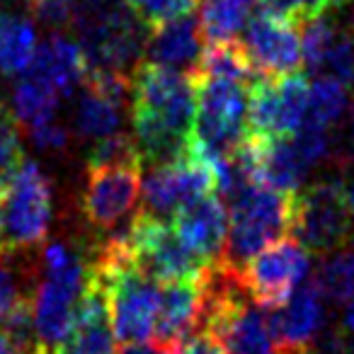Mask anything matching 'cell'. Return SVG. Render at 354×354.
<instances>
[{
	"instance_id": "obj_40",
	"label": "cell",
	"mask_w": 354,
	"mask_h": 354,
	"mask_svg": "<svg viewBox=\"0 0 354 354\" xmlns=\"http://www.w3.org/2000/svg\"><path fill=\"white\" fill-rule=\"evenodd\" d=\"M0 255H3V250H0Z\"/></svg>"
},
{
	"instance_id": "obj_14",
	"label": "cell",
	"mask_w": 354,
	"mask_h": 354,
	"mask_svg": "<svg viewBox=\"0 0 354 354\" xmlns=\"http://www.w3.org/2000/svg\"><path fill=\"white\" fill-rule=\"evenodd\" d=\"M325 296L313 281H304L289 299L277 308H267L272 333L284 354L310 352L315 337L325 328Z\"/></svg>"
},
{
	"instance_id": "obj_31",
	"label": "cell",
	"mask_w": 354,
	"mask_h": 354,
	"mask_svg": "<svg viewBox=\"0 0 354 354\" xmlns=\"http://www.w3.org/2000/svg\"><path fill=\"white\" fill-rule=\"evenodd\" d=\"M30 136L39 151L56 153L68 146V129L56 122V119H49V122L39 124V127L30 129Z\"/></svg>"
},
{
	"instance_id": "obj_32",
	"label": "cell",
	"mask_w": 354,
	"mask_h": 354,
	"mask_svg": "<svg viewBox=\"0 0 354 354\" xmlns=\"http://www.w3.org/2000/svg\"><path fill=\"white\" fill-rule=\"evenodd\" d=\"M22 299H27V294L20 291L15 272L0 262V323L12 313V308H15Z\"/></svg>"
},
{
	"instance_id": "obj_30",
	"label": "cell",
	"mask_w": 354,
	"mask_h": 354,
	"mask_svg": "<svg viewBox=\"0 0 354 354\" xmlns=\"http://www.w3.org/2000/svg\"><path fill=\"white\" fill-rule=\"evenodd\" d=\"M170 354H226V352H223L221 342H218L212 330L199 328L192 335L170 344Z\"/></svg>"
},
{
	"instance_id": "obj_25",
	"label": "cell",
	"mask_w": 354,
	"mask_h": 354,
	"mask_svg": "<svg viewBox=\"0 0 354 354\" xmlns=\"http://www.w3.org/2000/svg\"><path fill=\"white\" fill-rule=\"evenodd\" d=\"M318 75H330V78L339 80L344 88L354 90V32L347 30L344 25L335 27V35L330 39L328 49L320 61Z\"/></svg>"
},
{
	"instance_id": "obj_7",
	"label": "cell",
	"mask_w": 354,
	"mask_h": 354,
	"mask_svg": "<svg viewBox=\"0 0 354 354\" xmlns=\"http://www.w3.org/2000/svg\"><path fill=\"white\" fill-rule=\"evenodd\" d=\"M122 236L133 265L160 284L177 279H202L216 267L189 250L170 223L146 212L136 214L122 228Z\"/></svg>"
},
{
	"instance_id": "obj_23",
	"label": "cell",
	"mask_w": 354,
	"mask_h": 354,
	"mask_svg": "<svg viewBox=\"0 0 354 354\" xmlns=\"http://www.w3.org/2000/svg\"><path fill=\"white\" fill-rule=\"evenodd\" d=\"M194 78H226L252 85V80H257L260 75L248 61L241 41H221V44H209L204 49L202 64Z\"/></svg>"
},
{
	"instance_id": "obj_22",
	"label": "cell",
	"mask_w": 354,
	"mask_h": 354,
	"mask_svg": "<svg viewBox=\"0 0 354 354\" xmlns=\"http://www.w3.org/2000/svg\"><path fill=\"white\" fill-rule=\"evenodd\" d=\"M349 93L352 90L344 88L339 80L330 78V75H318L310 83L308 90V112H306V122L310 127H320L333 131L337 124L349 114Z\"/></svg>"
},
{
	"instance_id": "obj_13",
	"label": "cell",
	"mask_w": 354,
	"mask_h": 354,
	"mask_svg": "<svg viewBox=\"0 0 354 354\" xmlns=\"http://www.w3.org/2000/svg\"><path fill=\"white\" fill-rule=\"evenodd\" d=\"M301 25L286 17L260 10L245 25L243 49L257 75L262 78H284L304 68V44Z\"/></svg>"
},
{
	"instance_id": "obj_8",
	"label": "cell",
	"mask_w": 354,
	"mask_h": 354,
	"mask_svg": "<svg viewBox=\"0 0 354 354\" xmlns=\"http://www.w3.org/2000/svg\"><path fill=\"white\" fill-rule=\"evenodd\" d=\"M291 233L308 252L328 255L347 245L354 231V216L344 199L342 180H325L301 187L291 202Z\"/></svg>"
},
{
	"instance_id": "obj_36",
	"label": "cell",
	"mask_w": 354,
	"mask_h": 354,
	"mask_svg": "<svg viewBox=\"0 0 354 354\" xmlns=\"http://www.w3.org/2000/svg\"><path fill=\"white\" fill-rule=\"evenodd\" d=\"M344 352V347H342V339L339 337H333V339H328V342L320 347V352L318 354H342Z\"/></svg>"
},
{
	"instance_id": "obj_3",
	"label": "cell",
	"mask_w": 354,
	"mask_h": 354,
	"mask_svg": "<svg viewBox=\"0 0 354 354\" xmlns=\"http://www.w3.org/2000/svg\"><path fill=\"white\" fill-rule=\"evenodd\" d=\"M90 279V262L64 243L44 248V279L32 296V315L39 342L54 352L68 339L75 310Z\"/></svg>"
},
{
	"instance_id": "obj_11",
	"label": "cell",
	"mask_w": 354,
	"mask_h": 354,
	"mask_svg": "<svg viewBox=\"0 0 354 354\" xmlns=\"http://www.w3.org/2000/svg\"><path fill=\"white\" fill-rule=\"evenodd\" d=\"M143 162H119V165L88 167L80 214L88 226L97 233H117L141 199Z\"/></svg>"
},
{
	"instance_id": "obj_28",
	"label": "cell",
	"mask_w": 354,
	"mask_h": 354,
	"mask_svg": "<svg viewBox=\"0 0 354 354\" xmlns=\"http://www.w3.org/2000/svg\"><path fill=\"white\" fill-rule=\"evenodd\" d=\"M127 6L146 27H156L175 17L192 15L199 0H127Z\"/></svg>"
},
{
	"instance_id": "obj_24",
	"label": "cell",
	"mask_w": 354,
	"mask_h": 354,
	"mask_svg": "<svg viewBox=\"0 0 354 354\" xmlns=\"http://www.w3.org/2000/svg\"><path fill=\"white\" fill-rule=\"evenodd\" d=\"M313 281L333 304H347L354 296V248H337L323 255Z\"/></svg>"
},
{
	"instance_id": "obj_20",
	"label": "cell",
	"mask_w": 354,
	"mask_h": 354,
	"mask_svg": "<svg viewBox=\"0 0 354 354\" xmlns=\"http://www.w3.org/2000/svg\"><path fill=\"white\" fill-rule=\"evenodd\" d=\"M59 100L61 95L49 80L37 75L35 71H25L12 90V114L27 129H35L49 119H56Z\"/></svg>"
},
{
	"instance_id": "obj_2",
	"label": "cell",
	"mask_w": 354,
	"mask_h": 354,
	"mask_svg": "<svg viewBox=\"0 0 354 354\" xmlns=\"http://www.w3.org/2000/svg\"><path fill=\"white\" fill-rule=\"evenodd\" d=\"M73 25L88 73L131 75L143 61L148 27L127 0H75Z\"/></svg>"
},
{
	"instance_id": "obj_12",
	"label": "cell",
	"mask_w": 354,
	"mask_h": 354,
	"mask_svg": "<svg viewBox=\"0 0 354 354\" xmlns=\"http://www.w3.org/2000/svg\"><path fill=\"white\" fill-rule=\"evenodd\" d=\"M310 83L306 75L257 78L248 88V133L291 136L306 122Z\"/></svg>"
},
{
	"instance_id": "obj_4",
	"label": "cell",
	"mask_w": 354,
	"mask_h": 354,
	"mask_svg": "<svg viewBox=\"0 0 354 354\" xmlns=\"http://www.w3.org/2000/svg\"><path fill=\"white\" fill-rule=\"evenodd\" d=\"M291 202L294 194H284L255 180L248 183L226 204L231 223L223 265L238 272L265 245L286 236L291 228Z\"/></svg>"
},
{
	"instance_id": "obj_16",
	"label": "cell",
	"mask_w": 354,
	"mask_h": 354,
	"mask_svg": "<svg viewBox=\"0 0 354 354\" xmlns=\"http://www.w3.org/2000/svg\"><path fill=\"white\" fill-rule=\"evenodd\" d=\"M209 274L202 279L165 281L160 286V308L153 333L158 342L170 347L177 339L204 328L209 308Z\"/></svg>"
},
{
	"instance_id": "obj_33",
	"label": "cell",
	"mask_w": 354,
	"mask_h": 354,
	"mask_svg": "<svg viewBox=\"0 0 354 354\" xmlns=\"http://www.w3.org/2000/svg\"><path fill=\"white\" fill-rule=\"evenodd\" d=\"M117 354H170V347L158 339H136V342H124Z\"/></svg>"
},
{
	"instance_id": "obj_9",
	"label": "cell",
	"mask_w": 354,
	"mask_h": 354,
	"mask_svg": "<svg viewBox=\"0 0 354 354\" xmlns=\"http://www.w3.org/2000/svg\"><path fill=\"white\" fill-rule=\"evenodd\" d=\"M216 189V160L199 146L189 143L187 153L170 162L151 165L146 180H141V212L156 218H172L192 199Z\"/></svg>"
},
{
	"instance_id": "obj_34",
	"label": "cell",
	"mask_w": 354,
	"mask_h": 354,
	"mask_svg": "<svg viewBox=\"0 0 354 354\" xmlns=\"http://www.w3.org/2000/svg\"><path fill=\"white\" fill-rule=\"evenodd\" d=\"M342 187H344V199H347V207L354 216V167L352 172L347 175V180H342Z\"/></svg>"
},
{
	"instance_id": "obj_41",
	"label": "cell",
	"mask_w": 354,
	"mask_h": 354,
	"mask_svg": "<svg viewBox=\"0 0 354 354\" xmlns=\"http://www.w3.org/2000/svg\"><path fill=\"white\" fill-rule=\"evenodd\" d=\"M49 354H51V352H49Z\"/></svg>"
},
{
	"instance_id": "obj_17",
	"label": "cell",
	"mask_w": 354,
	"mask_h": 354,
	"mask_svg": "<svg viewBox=\"0 0 354 354\" xmlns=\"http://www.w3.org/2000/svg\"><path fill=\"white\" fill-rule=\"evenodd\" d=\"M204 35L199 20L192 15L175 17L162 25L148 27L143 44V64L160 66L185 75H197L204 56Z\"/></svg>"
},
{
	"instance_id": "obj_29",
	"label": "cell",
	"mask_w": 354,
	"mask_h": 354,
	"mask_svg": "<svg viewBox=\"0 0 354 354\" xmlns=\"http://www.w3.org/2000/svg\"><path fill=\"white\" fill-rule=\"evenodd\" d=\"M27 6L46 27L61 30V27H68L73 20L75 0H27Z\"/></svg>"
},
{
	"instance_id": "obj_39",
	"label": "cell",
	"mask_w": 354,
	"mask_h": 354,
	"mask_svg": "<svg viewBox=\"0 0 354 354\" xmlns=\"http://www.w3.org/2000/svg\"><path fill=\"white\" fill-rule=\"evenodd\" d=\"M352 354H354V342H352Z\"/></svg>"
},
{
	"instance_id": "obj_18",
	"label": "cell",
	"mask_w": 354,
	"mask_h": 354,
	"mask_svg": "<svg viewBox=\"0 0 354 354\" xmlns=\"http://www.w3.org/2000/svg\"><path fill=\"white\" fill-rule=\"evenodd\" d=\"M27 71H35L44 80H49L61 97H71L78 88H83L88 64L78 39L66 37L56 30L44 44L37 46L35 61Z\"/></svg>"
},
{
	"instance_id": "obj_37",
	"label": "cell",
	"mask_w": 354,
	"mask_h": 354,
	"mask_svg": "<svg viewBox=\"0 0 354 354\" xmlns=\"http://www.w3.org/2000/svg\"><path fill=\"white\" fill-rule=\"evenodd\" d=\"M320 3H323L325 10H339L342 6H347L349 0H320Z\"/></svg>"
},
{
	"instance_id": "obj_6",
	"label": "cell",
	"mask_w": 354,
	"mask_h": 354,
	"mask_svg": "<svg viewBox=\"0 0 354 354\" xmlns=\"http://www.w3.org/2000/svg\"><path fill=\"white\" fill-rule=\"evenodd\" d=\"M197 114L192 143L209 158L221 160L236 153L248 136V88L238 80L194 78Z\"/></svg>"
},
{
	"instance_id": "obj_5",
	"label": "cell",
	"mask_w": 354,
	"mask_h": 354,
	"mask_svg": "<svg viewBox=\"0 0 354 354\" xmlns=\"http://www.w3.org/2000/svg\"><path fill=\"white\" fill-rule=\"evenodd\" d=\"M54 218L51 180L39 162L25 160L0 199V250H30L46 241Z\"/></svg>"
},
{
	"instance_id": "obj_15",
	"label": "cell",
	"mask_w": 354,
	"mask_h": 354,
	"mask_svg": "<svg viewBox=\"0 0 354 354\" xmlns=\"http://www.w3.org/2000/svg\"><path fill=\"white\" fill-rule=\"evenodd\" d=\"M228 207L216 194L192 199L172 216V228L180 241L209 265H221L228 241Z\"/></svg>"
},
{
	"instance_id": "obj_26",
	"label": "cell",
	"mask_w": 354,
	"mask_h": 354,
	"mask_svg": "<svg viewBox=\"0 0 354 354\" xmlns=\"http://www.w3.org/2000/svg\"><path fill=\"white\" fill-rule=\"evenodd\" d=\"M25 162L17 119L10 107L0 102V199L15 180L17 170Z\"/></svg>"
},
{
	"instance_id": "obj_19",
	"label": "cell",
	"mask_w": 354,
	"mask_h": 354,
	"mask_svg": "<svg viewBox=\"0 0 354 354\" xmlns=\"http://www.w3.org/2000/svg\"><path fill=\"white\" fill-rule=\"evenodd\" d=\"M37 30L30 17L0 12V73L22 75L37 54Z\"/></svg>"
},
{
	"instance_id": "obj_10",
	"label": "cell",
	"mask_w": 354,
	"mask_h": 354,
	"mask_svg": "<svg viewBox=\"0 0 354 354\" xmlns=\"http://www.w3.org/2000/svg\"><path fill=\"white\" fill-rule=\"evenodd\" d=\"M310 274V252L296 238H277L238 270L243 286L262 308L281 306Z\"/></svg>"
},
{
	"instance_id": "obj_1",
	"label": "cell",
	"mask_w": 354,
	"mask_h": 354,
	"mask_svg": "<svg viewBox=\"0 0 354 354\" xmlns=\"http://www.w3.org/2000/svg\"><path fill=\"white\" fill-rule=\"evenodd\" d=\"M131 127L143 165L170 162L192 143L197 85L192 75L138 64L131 73Z\"/></svg>"
},
{
	"instance_id": "obj_21",
	"label": "cell",
	"mask_w": 354,
	"mask_h": 354,
	"mask_svg": "<svg viewBox=\"0 0 354 354\" xmlns=\"http://www.w3.org/2000/svg\"><path fill=\"white\" fill-rule=\"evenodd\" d=\"M257 0H202L199 27L209 44L236 41V37L250 22Z\"/></svg>"
},
{
	"instance_id": "obj_38",
	"label": "cell",
	"mask_w": 354,
	"mask_h": 354,
	"mask_svg": "<svg viewBox=\"0 0 354 354\" xmlns=\"http://www.w3.org/2000/svg\"><path fill=\"white\" fill-rule=\"evenodd\" d=\"M296 354H310V352H296Z\"/></svg>"
},
{
	"instance_id": "obj_27",
	"label": "cell",
	"mask_w": 354,
	"mask_h": 354,
	"mask_svg": "<svg viewBox=\"0 0 354 354\" xmlns=\"http://www.w3.org/2000/svg\"><path fill=\"white\" fill-rule=\"evenodd\" d=\"M119 162H143L138 146L133 136L124 131H117L112 136L95 141L88 151V167H102V165H119Z\"/></svg>"
},
{
	"instance_id": "obj_35",
	"label": "cell",
	"mask_w": 354,
	"mask_h": 354,
	"mask_svg": "<svg viewBox=\"0 0 354 354\" xmlns=\"http://www.w3.org/2000/svg\"><path fill=\"white\" fill-rule=\"evenodd\" d=\"M342 325H344V330H352V333H354V296L347 301V304H344Z\"/></svg>"
}]
</instances>
